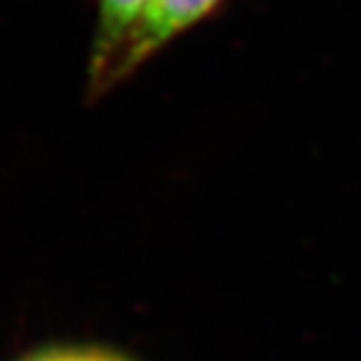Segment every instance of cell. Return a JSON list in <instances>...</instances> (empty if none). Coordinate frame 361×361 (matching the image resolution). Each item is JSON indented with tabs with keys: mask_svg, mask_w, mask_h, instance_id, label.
Here are the masks:
<instances>
[{
	"mask_svg": "<svg viewBox=\"0 0 361 361\" xmlns=\"http://www.w3.org/2000/svg\"><path fill=\"white\" fill-rule=\"evenodd\" d=\"M153 0H97V31L87 66V99L99 101L113 90V71L129 35Z\"/></svg>",
	"mask_w": 361,
	"mask_h": 361,
	"instance_id": "2",
	"label": "cell"
},
{
	"mask_svg": "<svg viewBox=\"0 0 361 361\" xmlns=\"http://www.w3.org/2000/svg\"><path fill=\"white\" fill-rule=\"evenodd\" d=\"M226 0H153L129 35L113 71V90L132 78L150 56L214 14Z\"/></svg>",
	"mask_w": 361,
	"mask_h": 361,
	"instance_id": "1",
	"label": "cell"
},
{
	"mask_svg": "<svg viewBox=\"0 0 361 361\" xmlns=\"http://www.w3.org/2000/svg\"><path fill=\"white\" fill-rule=\"evenodd\" d=\"M24 361H122L113 355H104L97 350H52L42 355L28 357Z\"/></svg>",
	"mask_w": 361,
	"mask_h": 361,
	"instance_id": "3",
	"label": "cell"
}]
</instances>
